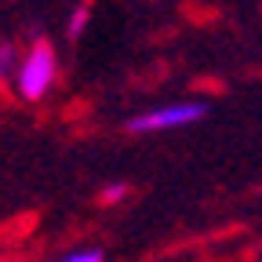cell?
I'll use <instances>...</instances> for the list:
<instances>
[{
	"label": "cell",
	"instance_id": "obj_1",
	"mask_svg": "<svg viewBox=\"0 0 262 262\" xmlns=\"http://www.w3.org/2000/svg\"><path fill=\"white\" fill-rule=\"evenodd\" d=\"M51 84H55V51L51 44H33L18 66V95L37 102L51 91Z\"/></svg>",
	"mask_w": 262,
	"mask_h": 262
},
{
	"label": "cell",
	"instance_id": "obj_2",
	"mask_svg": "<svg viewBox=\"0 0 262 262\" xmlns=\"http://www.w3.org/2000/svg\"><path fill=\"white\" fill-rule=\"evenodd\" d=\"M208 113L204 102H175V106H164V110H149L142 117H135L127 124L131 135H153V131H171V127H186L196 124Z\"/></svg>",
	"mask_w": 262,
	"mask_h": 262
},
{
	"label": "cell",
	"instance_id": "obj_3",
	"mask_svg": "<svg viewBox=\"0 0 262 262\" xmlns=\"http://www.w3.org/2000/svg\"><path fill=\"white\" fill-rule=\"evenodd\" d=\"M15 48L11 44H4V48H0V80H8L11 77V70H15Z\"/></svg>",
	"mask_w": 262,
	"mask_h": 262
},
{
	"label": "cell",
	"instance_id": "obj_4",
	"mask_svg": "<svg viewBox=\"0 0 262 262\" xmlns=\"http://www.w3.org/2000/svg\"><path fill=\"white\" fill-rule=\"evenodd\" d=\"M88 15H91V8H88V4H80V8L73 11V18H70V37H80V33H84Z\"/></svg>",
	"mask_w": 262,
	"mask_h": 262
},
{
	"label": "cell",
	"instance_id": "obj_5",
	"mask_svg": "<svg viewBox=\"0 0 262 262\" xmlns=\"http://www.w3.org/2000/svg\"><path fill=\"white\" fill-rule=\"evenodd\" d=\"M62 262H102V251H98V248H88V251H73V255H66Z\"/></svg>",
	"mask_w": 262,
	"mask_h": 262
},
{
	"label": "cell",
	"instance_id": "obj_6",
	"mask_svg": "<svg viewBox=\"0 0 262 262\" xmlns=\"http://www.w3.org/2000/svg\"><path fill=\"white\" fill-rule=\"evenodd\" d=\"M117 196H124V186H110L106 189V201H117Z\"/></svg>",
	"mask_w": 262,
	"mask_h": 262
}]
</instances>
